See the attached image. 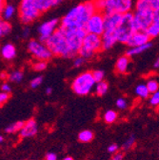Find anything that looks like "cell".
<instances>
[{
  "label": "cell",
  "instance_id": "31",
  "mask_svg": "<svg viewBox=\"0 0 159 160\" xmlns=\"http://www.w3.org/2000/svg\"><path fill=\"white\" fill-rule=\"evenodd\" d=\"M134 143H135V136H134V134H132V135H130V137H128V139L123 143L122 149L124 151H128L134 145Z\"/></svg>",
  "mask_w": 159,
  "mask_h": 160
},
{
  "label": "cell",
  "instance_id": "24",
  "mask_svg": "<svg viewBox=\"0 0 159 160\" xmlns=\"http://www.w3.org/2000/svg\"><path fill=\"white\" fill-rule=\"evenodd\" d=\"M26 122L24 121H17V122H14L13 124H11L9 126H7L5 128V132L7 133H13V132H20L22 130V128L24 127Z\"/></svg>",
  "mask_w": 159,
  "mask_h": 160
},
{
  "label": "cell",
  "instance_id": "32",
  "mask_svg": "<svg viewBox=\"0 0 159 160\" xmlns=\"http://www.w3.org/2000/svg\"><path fill=\"white\" fill-rule=\"evenodd\" d=\"M46 68H47V61H41V60H39V61L35 62L32 65V69L36 72H42L46 70Z\"/></svg>",
  "mask_w": 159,
  "mask_h": 160
},
{
  "label": "cell",
  "instance_id": "39",
  "mask_svg": "<svg viewBox=\"0 0 159 160\" xmlns=\"http://www.w3.org/2000/svg\"><path fill=\"white\" fill-rule=\"evenodd\" d=\"M1 90H2V92H8V93H10L11 92H12V87H11V85L9 84V83H3L2 84V86H1Z\"/></svg>",
  "mask_w": 159,
  "mask_h": 160
},
{
  "label": "cell",
  "instance_id": "38",
  "mask_svg": "<svg viewBox=\"0 0 159 160\" xmlns=\"http://www.w3.org/2000/svg\"><path fill=\"white\" fill-rule=\"evenodd\" d=\"M9 98H10V93L4 92L0 93V103H1V105H3L5 102H7Z\"/></svg>",
  "mask_w": 159,
  "mask_h": 160
},
{
  "label": "cell",
  "instance_id": "41",
  "mask_svg": "<svg viewBox=\"0 0 159 160\" xmlns=\"http://www.w3.org/2000/svg\"><path fill=\"white\" fill-rule=\"evenodd\" d=\"M46 160H57V156L54 152H48L45 156Z\"/></svg>",
  "mask_w": 159,
  "mask_h": 160
},
{
  "label": "cell",
  "instance_id": "34",
  "mask_svg": "<svg viewBox=\"0 0 159 160\" xmlns=\"http://www.w3.org/2000/svg\"><path fill=\"white\" fill-rule=\"evenodd\" d=\"M42 82H43V77L42 76H36L31 81L30 86L32 89H36L42 84Z\"/></svg>",
  "mask_w": 159,
  "mask_h": 160
},
{
  "label": "cell",
  "instance_id": "16",
  "mask_svg": "<svg viewBox=\"0 0 159 160\" xmlns=\"http://www.w3.org/2000/svg\"><path fill=\"white\" fill-rule=\"evenodd\" d=\"M101 38H102V49H103V51L111 50L115 45V43L118 42L116 35L113 32H104V33L101 35Z\"/></svg>",
  "mask_w": 159,
  "mask_h": 160
},
{
  "label": "cell",
  "instance_id": "12",
  "mask_svg": "<svg viewBox=\"0 0 159 160\" xmlns=\"http://www.w3.org/2000/svg\"><path fill=\"white\" fill-rule=\"evenodd\" d=\"M59 28H60V21L58 18H52L43 22L38 28L39 40L45 43Z\"/></svg>",
  "mask_w": 159,
  "mask_h": 160
},
{
  "label": "cell",
  "instance_id": "42",
  "mask_svg": "<svg viewBox=\"0 0 159 160\" xmlns=\"http://www.w3.org/2000/svg\"><path fill=\"white\" fill-rule=\"evenodd\" d=\"M122 159H123V153L122 152H116L111 158V160H122Z\"/></svg>",
  "mask_w": 159,
  "mask_h": 160
},
{
  "label": "cell",
  "instance_id": "43",
  "mask_svg": "<svg viewBox=\"0 0 159 160\" xmlns=\"http://www.w3.org/2000/svg\"><path fill=\"white\" fill-rule=\"evenodd\" d=\"M30 29H29V27H25L24 28V30H23V32H22V36L24 37V38H28L29 37V35H30Z\"/></svg>",
  "mask_w": 159,
  "mask_h": 160
},
{
  "label": "cell",
  "instance_id": "19",
  "mask_svg": "<svg viewBox=\"0 0 159 160\" xmlns=\"http://www.w3.org/2000/svg\"><path fill=\"white\" fill-rule=\"evenodd\" d=\"M3 3H4V0L1 1V16H2L3 20L9 21V20H11L14 16L15 12H16V8L12 4L6 3L4 5Z\"/></svg>",
  "mask_w": 159,
  "mask_h": 160
},
{
  "label": "cell",
  "instance_id": "27",
  "mask_svg": "<svg viewBox=\"0 0 159 160\" xmlns=\"http://www.w3.org/2000/svg\"><path fill=\"white\" fill-rule=\"evenodd\" d=\"M11 32H12V25L8 21H6V20L2 19L0 21V35H1V37L8 35Z\"/></svg>",
  "mask_w": 159,
  "mask_h": 160
},
{
  "label": "cell",
  "instance_id": "47",
  "mask_svg": "<svg viewBox=\"0 0 159 160\" xmlns=\"http://www.w3.org/2000/svg\"><path fill=\"white\" fill-rule=\"evenodd\" d=\"M5 77H7V75H6L4 72H2V73H1V78H2V79H4Z\"/></svg>",
  "mask_w": 159,
  "mask_h": 160
},
{
  "label": "cell",
  "instance_id": "29",
  "mask_svg": "<svg viewBox=\"0 0 159 160\" xmlns=\"http://www.w3.org/2000/svg\"><path fill=\"white\" fill-rule=\"evenodd\" d=\"M117 118V113L112 110H108L104 113V120L107 123H113Z\"/></svg>",
  "mask_w": 159,
  "mask_h": 160
},
{
  "label": "cell",
  "instance_id": "26",
  "mask_svg": "<svg viewBox=\"0 0 159 160\" xmlns=\"http://www.w3.org/2000/svg\"><path fill=\"white\" fill-rule=\"evenodd\" d=\"M92 138H93V132L90 130H84L79 132V134H78V139L84 143L92 141Z\"/></svg>",
  "mask_w": 159,
  "mask_h": 160
},
{
  "label": "cell",
  "instance_id": "23",
  "mask_svg": "<svg viewBox=\"0 0 159 160\" xmlns=\"http://www.w3.org/2000/svg\"><path fill=\"white\" fill-rule=\"evenodd\" d=\"M134 92L137 96L141 97V98H148L150 95V92L147 88L146 84H139L135 87Z\"/></svg>",
  "mask_w": 159,
  "mask_h": 160
},
{
  "label": "cell",
  "instance_id": "11",
  "mask_svg": "<svg viewBox=\"0 0 159 160\" xmlns=\"http://www.w3.org/2000/svg\"><path fill=\"white\" fill-rule=\"evenodd\" d=\"M85 30L87 33H92L101 36L105 32V14L98 11L93 13L88 20Z\"/></svg>",
  "mask_w": 159,
  "mask_h": 160
},
{
  "label": "cell",
  "instance_id": "6",
  "mask_svg": "<svg viewBox=\"0 0 159 160\" xmlns=\"http://www.w3.org/2000/svg\"><path fill=\"white\" fill-rule=\"evenodd\" d=\"M18 14L20 21L28 25L36 20L41 12L36 6L35 0H21L18 7Z\"/></svg>",
  "mask_w": 159,
  "mask_h": 160
},
{
  "label": "cell",
  "instance_id": "36",
  "mask_svg": "<svg viewBox=\"0 0 159 160\" xmlns=\"http://www.w3.org/2000/svg\"><path fill=\"white\" fill-rule=\"evenodd\" d=\"M115 104H116V107H117L118 109H120V110H125V109L127 108V106H128L127 101H126V100H125L124 98H122V97L118 98V99L116 100Z\"/></svg>",
  "mask_w": 159,
  "mask_h": 160
},
{
  "label": "cell",
  "instance_id": "5",
  "mask_svg": "<svg viewBox=\"0 0 159 160\" xmlns=\"http://www.w3.org/2000/svg\"><path fill=\"white\" fill-rule=\"evenodd\" d=\"M135 32L137 31L133 22V12H128L123 14L121 23L115 32L117 41L122 44H127L130 38Z\"/></svg>",
  "mask_w": 159,
  "mask_h": 160
},
{
  "label": "cell",
  "instance_id": "3",
  "mask_svg": "<svg viewBox=\"0 0 159 160\" xmlns=\"http://www.w3.org/2000/svg\"><path fill=\"white\" fill-rule=\"evenodd\" d=\"M98 12L104 14H125L132 12L134 6L133 0H93Z\"/></svg>",
  "mask_w": 159,
  "mask_h": 160
},
{
  "label": "cell",
  "instance_id": "44",
  "mask_svg": "<svg viewBox=\"0 0 159 160\" xmlns=\"http://www.w3.org/2000/svg\"><path fill=\"white\" fill-rule=\"evenodd\" d=\"M153 67H154L155 69H159V56L156 58L155 62H154V64H153Z\"/></svg>",
  "mask_w": 159,
  "mask_h": 160
},
{
  "label": "cell",
  "instance_id": "22",
  "mask_svg": "<svg viewBox=\"0 0 159 160\" xmlns=\"http://www.w3.org/2000/svg\"><path fill=\"white\" fill-rule=\"evenodd\" d=\"M152 47V43L149 42L147 44H144L142 46H137V47H133V48H130L127 52H126V55H128L129 57L140 54L144 52H146L147 50H149Z\"/></svg>",
  "mask_w": 159,
  "mask_h": 160
},
{
  "label": "cell",
  "instance_id": "45",
  "mask_svg": "<svg viewBox=\"0 0 159 160\" xmlns=\"http://www.w3.org/2000/svg\"><path fill=\"white\" fill-rule=\"evenodd\" d=\"M45 92H46V93H47L48 95H50V94H52V87H47L46 90H45Z\"/></svg>",
  "mask_w": 159,
  "mask_h": 160
},
{
  "label": "cell",
  "instance_id": "30",
  "mask_svg": "<svg viewBox=\"0 0 159 160\" xmlns=\"http://www.w3.org/2000/svg\"><path fill=\"white\" fill-rule=\"evenodd\" d=\"M146 85H147V88H148L150 93H154L157 91H159L158 90L159 89V84H158V82L156 81V80L151 79V80H149V81L147 82Z\"/></svg>",
  "mask_w": 159,
  "mask_h": 160
},
{
  "label": "cell",
  "instance_id": "40",
  "mask_svg": "<svg viewBox=\"0 0 159 160\" xmlns=\"http://www.w3.org/2000/svg\"><path fill=\"white\" fill-rule=\"evenodd\" d=\"M117 151H118V145L117 144H111L108 147V152L110 153H116Z\"/></svg>",
  "mask_w": 159,
  "mask_h": 160
},
{
  "label": "cell",
  "instance_id": "14",
  "mask_svg": "<svg viewBox=\"0 0 159 160\" xmlns=\"http://www.w3.org/2000/svg\"><path fill=\"white\" fill-rule=\"evenodd\" d=\"M150 35L147 33V32H135L132 36L130 38V40L128 41L127 45L130 48H133V47H137V46H142L144 44H147L150 42Z\"/></svg>",
  "mask_w": 159,
  "mask_h": 160
},
{
  "label": "cell",
  "instance_id": "46",
  "mask_svg": "<svg viewBox=\"0 0 159 160\" xmlns=\"http://www.w3.org/2000/svg\"><path fill=\"white\" fill-rule=\"evenodd\" d=\"M63 160H73V158H72V157H71V156H67V157H65Z\"/></svg>",
  "mask_w": 159,
  "mask_h": 160
},
{
  "label": "cell",
  "instance_id": "48",
  "mask_svg": "<svg viewBox=\"0 0 159 160\" xmlns=\"http://www.w3.org/2000/svg\"><path fill=\"white\" fill-rule=\"evenodd\" d=\"M3 140H4V137L1 135V136H0V142H3Z\"/></svg>",
  "mask_w": 159,
  "mask_h": 160
},
{
  "label": "cell",
  "instance_id": "15",
  "mask_svg": "<svg viewBox=\"0 0 159 160\" xmlns=\"http://www.w3.org/2000/svg\"><path fill=\"white\" fill-rule=\"evenodd\" d=\"M37 132H38V126L36 121L34 119H30L25 123L22 130L19 132V134H20L21 137L26 138V137L34 136L37 133Z\"/></svg>",
  "mask_w": 159,
  "mask_h": 160
},
{
  "label": "cell",
  "instance_id": "28",
  "mask_svg": "<svg viewBox=\"0 0 159 160\" xmlns=\"http://www.w3.org/2000/svg\"><path fill=\"white\" fill-rule=\"evenodd\" d=\"M9 80L11 82H15V83H18V82H20L21 80L23 79V77H24V73H23V72L22 71H18V70H16V71H13V72H12L10 74H9Z\"/></svg>",
  "mask_w": 159,
  "mask_h": 160
},
{
  "label": "cell",
  "instance_id": "2",
  "mask_svg": "<svg viewBox=\"0 0 159 160\" xmlns=\"http://www.w3.org/2000/svg\"><path fill=\"white\" fill-rule=\"evenodd\" d=\"M45 43L50 49V51L52 52V55L54 56H60L64 58H72L75 56L69 47L67 38L65 35V31L61 27Z\"/></svg>",
  "mask_w": 159,
  "mask_h": 160
},
{
  "label": "cell",
  "instance_id": "9",
  "mask_svg": "<svg viewBox=\"0 0 159 160\" xmlns=\"http://www.w3.org/2000/svg\"><path fill=\"white\" fill-rule=\"evenodd\" d=\"M154 11L152 10H135L133 12V22L136 31L147 32L153 22Z\"/></svg>",
  "mask_w": 159,
  "mask_h": 160
},
{
  "label": "cell",
  "instance_id": "10",
  "mask_svg": "<svg viewBox=\"0 0 159 160\" xmlns=\"http://www.w3.org/2000/svg\"><path fill=\"white\" fill-rule=\"evenodd\" d=\"M28 51L34 58L41 61H48L53 56L46 43L40 40H30L28 43Z\"/></svg>",
  "mask_w": 159,
  "mask_h": 160
},
{
  "label": "cell",
  "instance_id": "17",
  "mask_svg": "<svg viewBox=\"0 0 159 160\" xmlns=\"http://www.w3.org/2000/svg\"><path fill=\"white\" fill-rule=\"evenodd\" d=\"M35 2H36L37 8L42 13L62 3L63 0H35Z\"/></svg>",
  "mask_w": 159,
  "mask_h": 160
},
{
  "label": "cell",
  "instance_id": "1",
  "mask_svg": "<svg viewBox=\"0 0 159 160\" xmlns=\"http://www.w3.org/2000/svg\"><path fill=\"white\" fill-rule=\"evenodd\" d=\"M97 12L94 1H86L72 8L60 20V27L63 29H85L90 17Z\"/></svg>",
  "mask_w": 159,
  "mask_h": 160
},
{
  "label": "cell",
  "instance_id": "13",
  "mask_svg": "<svg viewBox=\"0 0 159 160\" xmlns=\"http://www.w3.org/2000/svg\"><path fill=\"white\" fill-rule=\"evenodd\" d=\"M123 14L112 13L105 14V32L115 33L118 26L120 25Z\"/></svg>",
  "mask_w": 159,
  "mask_h": 160
},
{
  "label": "cell",
  "instance_id": "35",
  "mask_svg": "<svg viewBox=\"0 0 159 160\" xmlns=\"http://www.w3.org/2000/svg\"><path fill=\"white\" fill-rule=\"evenodd\" d=\"M150 104L152 106L159 105V91H157L154 93H152V96L150 98Z\"/></svg>",
  "mask_w": 159,
  "mask_h": 160
},
{
  "label": "cell",
  "instance_id": "20",
  "mask_svg": "<svg viewBox=\"0 0 159 160\" xmlns=\"http://www.w3.org/2000/svg\"><path fill=\"white\" fill-rule=\"evenodd\" d=\"M1 55L6 60H12L16 55V49L15 46L12 43L4 44L1 49Z\"/></svg>",
  "mask_w": 159,
  "mask_h": 160
},
{
  "label": "cell",
  "instance_id": "25",
  "mask_svg": "<svg viewBox=\"0 0 159 160\" xmlns=\"http://www.w3.org/2000/svg\"><path fill=\"white\" fill-rule=\"evenodd\" d=\"M109 89V85L106 81H101V82H98L95 85V93L99 96H102L104 94L107 93Z\"/></svg>",
  "mask_w": 159,
  "mask_h": 160
},
{
  "label": "cell",
  "instance_id": "8",
  "mask_svg": "<svg viewBox=\"0 0 159 160\" xmlns=\"http://www.w3.org/2000/svg\"><path fill=\"white\" fill-rule=\"evenodd\" d=\"M64 31L70 49L72 50L74 55L78 54L82 48L84 38L87 35L86 30L81 28H76V29H64Z\"/></svg>",
  "mask_w": 159,
  "mask_h": 160
},
{
  "label": "cell",
  "instance_id": "7",
  "mask_svg": "<svg viewBox=\"0 0 159 160\" xmlns=\"http://www.w3.org/2000/svg\"><path fill=\"white\" fill-rule=\"evenodd\" d=\"M101 50H103L101 36L92 33H87V35L84 38L82 48L78 54L84 57L85 59H88L92 58L94 54H96Z\"/></svg>",
  "mask_w": 159,
  "mask_h": 160
},
{
  "label": "cell",
  "instance_id": "37",
  "mask_svg": "<svg viewBox=\"0 0 159 160\" xmlns=\"http://www.w3.org/2000/svg\"><path fill=\"white\" fill-rule=\"evenodd\" d=\"M84 62H85V58L79 55L78 57H75V58H74V61H73V66H74V67H76V68H78V67H81V66L84 64Z\"/></svg>",
  "mask_w": 159,
  "mask_h": 160
},
{
  "label": "cell",
  "instance_id": "33",
  "mask_svg": "<svg viewBox=\"0 0 159 160\" xmlns=\"http://www.w3.org/2000/svg\"><path fill=\"white\" fill-rule=\"evenodd\" d=\"M92 72V75H93V78L95 79V81L96 83L98 82H101L103 81V79H104V76H105V72L101 70H95Z\"/></svg>",
  "mask_w": 159,
  "mask_h": 160
},
{
  "label": "cell",
  "instance_id": "21",
  "mask_svg": "<svg viewBox=\"0 0 159 160\" xmlns=\"http://www.w3.org/2000/svg\"><path fill=\"white\" fill-rule=\"evenodd\" d=\"M147 33L150 35L151 38H155L156 36L159 35V11L154 12L153 22L148 29Z\"/></svg>",
  "mask_w": 159,
  "mask_h": 160
},
{
  "label": "cell",
  "instance_id": "18",
  "mask_svg": "<svg viewBox=\"0 0 159 160\" xmlns=\"http://www.w3.org/2000/svg\"><path fill=\"white\" fill-rule=\"evenodd\" d=\"M131 64V57L128 55L120 56L116 61L115 64V70L118 73H126L129 71Z\"/></svg>",
  "mask_w": 159,
  "mask_h": 160
},
{
  "label": "cell",
  "instance_id": "4",
  "mask_svg": "<svg viewBox=\"0 0 159 160\" xmlns=\"http://www.w3.org/2000/svg\"><path fill=\"white\" fill-rule=\"evenodd\" d=\"M96 81L92 72H85L76 76L72 82V89L78 95H87L95 87Z\"/></svg>",
  "mask_w": 159,
  "mask_h": 160
}]
</instances>
